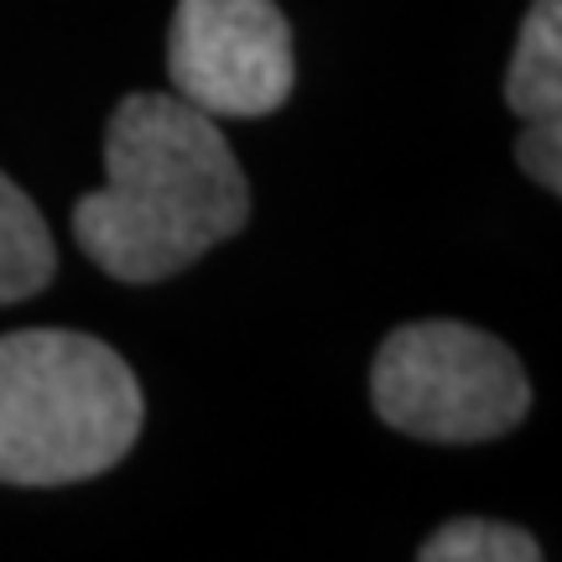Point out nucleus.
Instances as JSON below:
<instances>
[{"instance_id":"obj_1","label":"nucleus","mask_w":562,"mask_h":562,"mask_svg":"<svg viewBox=\"0 0 562 562\" xmlns=\"http://www.w3.org/2000/svg\"><path fill=\"white\" fill-rule=\"evenodd\" d=\"M250 220V182L214 115L125 94L104 125V182L74 203V240L104 277L151 286L203 261Z\"/></svg>"},{"instance_id":"obj_2","label":"nucleus","mask_w":562,"mask_h":562,"mask_svg":"<svg viewBox=\"0 0 562 562\" xmlns=\"http://www.w3.org/2000/svg\"><path fill=\"white\" fill-rule=\"evenodd\" d=\"M140 385L94 334H0V484H79L136 448Z\"/></svg>"},{"instance_id":"obj_3","label":"nucleus","mask_w":562,"mask_h":562,"mask_svg":"<svg viewBox=\"0 0 562 562\" xmlns=\"http://www.w3.org/2000/svg\"><path fill=\"white\" fill-rule=\"evenodd\" d=\"M370 402L385 427L417 442H490L531 412L516 349L474 323H406L375 349Z\"/></svg>"},{"instance_id":"obj_4","label":"nucleus","mask_w":562,"mask_h":562,"mask_svg":"<svg viewBox=\"0 0 562 562\" xmlns=\"http://www.w3.org/2000/svg\"><path fill=\"white\" fill-rule=\"evenodd\" d=\"M167 83L214 121H261L292 100L297 53L277 0H178Z\"/></svg>"},{"instance_id":"obj_5","label":"nucleus","mask_w":562,"mask_h":562,"mask_svg":"<svg viewBox=\"0 0 562 562\" xmlns=\"http://www.w3.org/2000/svg\"><path fill=\"white\" fill-rule=\"evenodd\" d=\"M505 104L521 121H558L562 110V0H531L505 68Z\"/></svg>"},{"instance_id":"obj_6","label":"nucleus","mask_w":562,"mask_h":562,"mask_svg":"<svg viewBox=\"0 0 562 562\" xmlns=\"http://www.w3.org/2000/svg\"><path fill=\"white\" fill-rule=\"evenodd\" d=\"M58 277V250L42 224V209L0 172V302L37 297Z\"/></svg>"},{"instance_id":"obj_7","label":"nucleus","mask_w":562,"mask_h":562,"mask_svg":"<svg viewBox=\"0 0 562 562\" xmlns=\"http://www.w3.org/2000/svg\"><path fill=\"white\" fill-rule=\"evenodd\" d=\"M417 558L422 562H537L542 542L531 531H521V526L463 516V521H448L442 531H432L417 547Z\"/></svg>"},{"instance_id":"obj_8","label":"nucleus","mask_w":562,"mask_h":562,"mask_svg":"<svg viewBox=\"0 0 562 562\" xmlns=\"http://www.w3.org/2000/svg\"><path fill=\"white\" fill-rule=\"evenodd\" d=\"M516 161L526 167V178L558 193L562 188V125L558 121H526V131L516 136Z\"/></svg>"}]
</instances>
